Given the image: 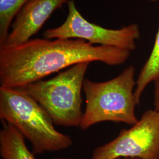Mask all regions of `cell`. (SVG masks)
I'll use <instances>...</instances> for the list:
<instances>
[{
	"instance_id": "2",
	"label": "cell",
	"mask_w": 159,
	"mask_h": 159,
	"mask_svg": "<svg viewBox=\"0 0 159 159\" xmlns=\"http://www.w3.org/2000/svg\"><path fill=\"white\" fill-rule=\"evenodd\" d=\"M0 119L31 143L34 154L63 150L73 144L72 139L57 131L45 110L21 89L0 87Z\"/></svg>"
},
{
	"instance_id": "3",
	"label": "cell",
	"mask_w": 159,
	"mask_h": 159,
	"mask_svg": "<svg viewBox=\"0 0 159 159\" xmlns=\"http://www.w3.org/2000/svg\"><path fill=\"white\" fill-rule=\"evenodd\" d=\"M136 68L127 66L120 74L106 81L94 82L85 79L83 91L85 108L80 128L85 130L104 121L134 125L137 123L134 89Z\"/></svg>"
},
{
	"instance_id": "10",
	"label": "cell",
	"mask_w": 159,
	"mask_h": 159,
	"mask_svg": "<svg viewBox=\"0 0 159 159\" xmlns=\"http://www.w3.org/2000/svg\"><path fill=\"white\" fill-rule=\"evenodd\" d=\"M29 0H0V46L5 44L17 12Z\"/></svg>"
},
{
	"instance_id": "14",
	"label": "cell",
	"mask_w": 159,
	"mask_h": 159,
	"mask_svg": "<svg viewBox=\"0 0 159 159\" xmlns=\"http://www.w3.org/2000/svg\"><path fill=\"white\" fill-rule=\"evenodd\" d=\"M66 159V158H55V159Z\"/></svg>"
},
{
	"instance_id": "8",
	"label": "cell",
	"mask_w": 159,
	"mask_h": 159,
	"mask_svg": "<svg viewBox=\"0 0 159 159\" xmlns=\"http://www.w3.org/2000/svg\"><path fill=\"white\" fill-rule=\"evenodd\" d=\"M0 155L2 159H35L25 143V137L11 124L2 121Z\"/></svg>"
},
{
	"instance_id": "13",
	"label": "cell",
	"mask_w": 159,
	"mask_h": 159,
	"mask_svg": "<svg viewBox=\"0 0 159 159\" xmlns=\"http://www.w3.org/2000/svg\"><path fill=\"white\" fill-rule=\"evenodd\" d=\"M148 1H152V2H155V1H159V0H148Z\"/></svg>"
},
{
	"instance_id": "12",
	"label": "cell",
	"mask_w": 159,
	"mask_h": 159,
	"mask_svg": "<svg viewBox=\"0 0 159 159\" xmlns=\"http://www.w3.org/2000/svg\"><path fill=\"white\" fill-rule=\"evenodd\" d=\"M114 159H140L136 157H118Z\"/></svg>"
},
{
	"instance_id": "6",
	"label": "cell",
	"mask_w": 159,
	"mask_h": 159,
	"mask_svg": "<svg viewBox=\"0 0 159 159\" xmlns=\"http://www.w3.org/2000/svg\"><path fill=\"white\" fill-rule=\"evenodd\" d=\"M136 157L159 159V112L149 109L129 129H122L112 141L96 148L91 159Z\"/></svg>"
},
{
	"instance_id": "4",
	"label": "cell",
	"mask_w": 159,
	"mask_h": 159,
	"mask_svg": "<svg viewBox=\"0 0 159 159\" xmlns=\"http://www.w3.org/2000/svg\"><path fill=\"white\" fill-rule=\"evenodd\" d=\"M88 62L75 64L47 80L21 88L45 110L54 125L80 127L83 113L81 92Z\"/></svg>"
},
{
	"instance_id": "5",
	"label": "cell",
	"mask_w": 159,
	"mask_h": 159,
	"mask_svg": "<svg viewBox=\"0 0 159 159\" xmlns=\"http://www.w3.org/2000/svg\"><path fill=\"white\" fill-rule=\"evenodd\" d=\"M68 14L64 22L56 28L47 29L43 36L47 39H80L92 45L109 46L131 52L136 48V41L140 37L139 25L136 23L119 29L102 27L91 23L76 8L74 0H69Z\"/></svg>"
},
{
	"instance_id": "9",
	"label": "cell",
	"mask_w": 159,
	"mask_h": 159,
	"mask_svg": "<svg viewBox=\"0 0 159 159\" xmlns=\"http://www.w3.org/2000/svg\"><path fill=\"white\" fill-rule=\"evenodd\" d=\"M159 78V26L153 48L147 61L143 66L136 80L134 92L137 105L140 102L143 91L149 83Z\"/></svg>"
},
{
	"instance_id": "7",
	"label": "cell",
	"mask_w": 159,
	"mask_h": 159,
	"mask_svg": "<svg viewBox=\"0 0 159 159\" xmlns=\"http://www.w3.org/2000/svg\"><path fill=\"white\" fill-rule=\"evenodd\" d=\"M69 0H29L18 11L4 45L14 46L33 39L51 15ZM2 45V46H4Z\"/></svg>"
},
{
	"instance_id": "1",
	"label": "cell",
	"mask_w": 159,
	"mask_h": 159,
	"mask_svg": "<svg viewBox=\"0 0 159 159\" xmlns=\"http://www.w3.org/2000/svg\"><path fill=\"white\" fill-rule=\"evenodd\" d=\"M131 51L94 46L80 39H31L14 46H0V87L21 89L79 63H125Z\"/></svg>"
},
{
	"instance_id": "11",
	"label": "cell",
	"mask_w": 159,
	"mask_h": 159,
	"mask_svg": "<svg viewBox=\"0 0 159 159\" xmlns=\"http://www.w3.org/2000/svg\"><path fill=\"white\" fill-rule=\"evenodd\" d=\"M154 92V109L159 112V78L155 81Z\"/></svg>"
}]
</instances>
